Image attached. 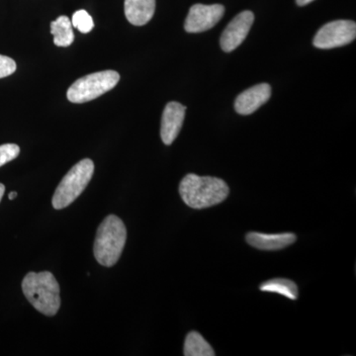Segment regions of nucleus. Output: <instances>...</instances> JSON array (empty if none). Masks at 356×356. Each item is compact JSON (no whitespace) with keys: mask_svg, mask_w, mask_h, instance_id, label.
I'll use <instances>...</instances> for the list:
<instances>
[{"mask_svg":"<svg viewBox=\"0 0 356 356\" xmlns=\"http://www.w3.org/2000/svg\"><path fill=\"white\" fill-rule=\"evenodd\" d=\"M248 245L261 250H278L289 247L296 242L293 233L264 234L252 232L245 236Z\"/></svg>","mask_w":356,"mask_h":356,"instance_id":"9b49d317","label":"nucleus"},{"mask_svg":"<svg viewBox=\"0 0 356 356\" xmlns=\"http://www.w3.org/2000/svg\"><path fill=\"white\" fill-rule=\"evenodd\" d=\"M126 18L135 26H144L153 18L156 0H125Z\"/></svg>","mask_w":356,"mask_h":356,"instance_id":"f8f14e48","label":"nucleus"},{"mask_svg":"<svg viewBox=\"0 0 356 356\" xmlns=\"http://www.w3.org/2000/svg\"><path fill=\"white\" fill-rule=\"evenodd\" d=\"M182 200L193 209H204L222 203L229 196L228 184L221 178L189 173L179 184Z\"/></svg>","mask_w":356,"mask_h":356,"instance_id":"f257e3e1","label":"nucleus"},{"mask_svg":"<svg viewBox=\"0 0 356 356\" xmlns=\"http://www.w3.org/2000/svg\"><path fill=\"white\" fill-rule=\"evenodd\" d=\"M127 240V229L123 221L115 215L103 220L96 233L95 257L103 266L111 267L120 259Z\"/></svg>","mask_w":356,"mask_h":356,"instance_id":"7ed1b4c3","label":"nucleus"},{"mask_svg":"<svg viewBox=\"0 0 356 356\" xmlns=\"http://www.w3.org/2000/svg\"><path fill=\"white\" fill-rule=\"evenodd\" d=\"M17 192H15V191H13V192H11L10 194H9V196H8V198L10 199V200H13V199H15L16 197H17Z\"/></svg>","mask_w":356,"mask_h":356,"instance_id":"412c9836","label":"nucleus"},{"mask_svg":"<svg viewBox=\"0 0 356 356\" xmlns=\"http://www.w3.org/2000/svg\"><path fill=\"white\" fill-rule=\"evenodd\" d=\"M186 107L178 102L166 104L161 117V137L166 146L172 145L181 130Z\"/></svg>","mask_w":356,"mask_h":356,"instance_id":"1a4fd4ad","label":"nucleus"},{"mask_svg":"<svg viewBox=\"0 0 356 356\" xmlns=\"http://www.w3.org/2000/svg\"><path fill=\"white\" fill-rule=\"evenodd\" d=\"M262 292L277 293L288 299H298V287L292 280L275 278L266 281L259 287Z\"/></svg>","mask_w":356,"mask_h":356,"instance_id":"2eb2a0df","label":"nucleus"},{"mask_svg":"<svg viewBox=\"0 0 356 356\" xmlns=\"http://www.w3.org/2000/svg\"><path fill=\"white\" fill-rule=\"evenodd\" d=\"M271 96V86L267 83L257 84L243 91L236 97L235 109L238 114L250 115L257 111Z\"/></svg>","mask_w":356,"mask_h":356,"instance_id":"9d476101","label":"nucleus"},{"mask_svg":"<svg viewBox=\"0 0 356 356\" xmlns=\"http://www.w3.org/2000/svg\"><path fill=\"white\" fill-rule=\"evenodd\" d=\"M225 13V7L221 4H194L189 10L184 29L188 33H200L207 31L222 19Z\"/></svg>","mask_w":356,"mask_h":356,"instance_id":"0eeeda50","label":"nucleus"},{"mask_svg":"<svg viewBox=\"0 0 356 356\" xmlns=\"http://www.w3.org/2000/svg\"><path fill=\"white\" fill-rule=\"evenodd\" d=\"M254 21V14L252 11L245 10L238 14L222 32L220 40L222 50L226 53L236 50L247 38Z\"/></svg>","mask_w":356,"mask_h":356,"instance_id":"6e6552de","label":"nucleus"},{"mask_svg":"<svg viewBox=\"0 0 356 356\" xmlns=\"http://www.w3.org/2000/svg\"><path fill=\"white\" fill-rule=\"evenodd\" d=\"M356 38L355 21L337 20L327 23L318 30L313 40L314 46L318 49H334L346 46Z\"/></svg>","mask_w":356,"mask_h":356,"instance_id":"423d86ee","label":"nucleus"},{"mask_svg":"<svg viewBox=\"0 0 356 356\" xmlns=\"http://www.w3.org/2000/svg\"><path fill=\"white\" fill-rule=\"evenodd\" d=\"M51 33L54 36V43L58 47H69L74 40L72 20L67 16H60L51 23Z\"/></svg>","mask_w":356,"mask_h":356,"instance_id":"ddd939ff","label":"nucleus"},{"mask_svg":"<svg viewBox=\"0 0 356 356\" xmlns=\"http://www.w3.org/2000/svg\"><path fill=\"white\" fill-rule=\"evenodd\" d=\"M95 172V163L91 159H84L63 178L53 196V207L62 210L70 206L86 188Z\"/></svg>","mask_w":356,"mask_h":356,"instance_id":"20e7f679","label":"nucleus"},{"mask_svg":"<svg viewBox=\"0 0 356 356\" xmlns=\"http://www.w3.org/2000/svg\"><path fill=\"white\" fill-rule=\"evenodd\" d=\"M20 154V147L15 144H6L0 146V166L10 163Z\"/></svg>","mask_w":356,"mask_h":356,"instance_id":"f3484780","label":"nucleus"},{"mask_svg":"<svg viewBox=\"0 0 356 356\" xmlns=\"http://www.w3.org/2000/svg\"><path fill=\"white\" fill-rule=\"evenodd\" d=\"M314 0H296V3L298 4L299 6H305L307 4L311 3Z\"/></svg>","mask_w":356,"mask_h":356,"instance_id":"6ab92c4d","label":"nucleus"},{"mask_svg":"<svg viewBox=\"0 0 356 356\" xmlns=\"http://www.w3.org/2000/svg\"><path fill=\"white\" fill-rule=\"evenodd\" d=\"M16 63L13 58L0 55V79L11 76L16 70Z\"/></svg>","mask_w":356,"mask_h":356,"instance_id":"a211bd4d","label":"nucleus"},{"mask_svg":"<svg viewBox=\"0 0 356 356\" xmlns=\"http://www.w3.org/2000/svg\"><path fill=\"white\" fill-rule=\"evenodd\" d=\"M22 291L40 313L51 317L60 310V285L53 273H28L22 281Z\"/></svg>","mask_w":356,"mask_h":356,"instance_id":"f03ea898","label":"nucleus"},{"mask_svg":"<svg viewBox=\"0 0 356 356\" xmlns=\"http://www.w3.org/2000/svg\"><path fill=\"white\" fill-rule=\"evenodd\" d=\"M72 24L83 34H88L95 27L92 17L86 10H77L72 15Z\"/></svg>","mask_w":356,"mask_h":356,"instance_id":"dca6fc26","label":"nucleus"},{"mask_svg":"<svg viewBox=\"0 0 356 356\" xmlns=\"http://www.w3.org/2000/svg\"><path fill=\"white\" fill-rule=\"evenodd\" d=\"M4 192H6V186L0 184V201H1L2 197H3Z\"/></svg>","mask_w":356,"mask_h":356,"instance_id":"aec40b11","label":"nucleus"},{"mask_svg":"<svg viewBox=\"0 0 356 356\" xmlns=\"http://www.w3.org/2000/svg\"><path fill=\"white\" fill-rule=\"evenodd\" d=\"M120 76L115 70H103L77 79L67 92V99L72 103H86L96 99L113 89Z\"/></svg>","mask_w":356,"mask_h":356,"instance_id":"39448f33","label":"nucleus"},{"mask_svg":"<svg viewBox=\"0 0 356 356\" xmlns=\"http://www.w3.org/2000/svg\"><path fill=\"white\" fill-rule=\"evenodd\" d=\"M185 356H214L212 346L206 341L197 332H191L187 334L184 343Z\"/></svg>","mask_w":356,"mask_h":356,"instance_id":"4468645a","label":"nucleus"}]
</instances>
